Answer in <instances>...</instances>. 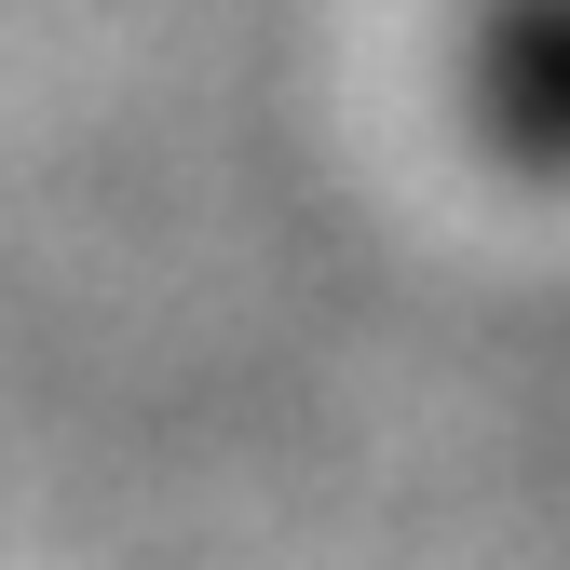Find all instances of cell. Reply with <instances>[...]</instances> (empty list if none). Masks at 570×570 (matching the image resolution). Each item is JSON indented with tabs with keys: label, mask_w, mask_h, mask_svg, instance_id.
I'll list each match as a JSON object with an SVG mask.
<instances>
[{
	"label": "cell",
	"mask_w": 570,
	"mask_h": 570,
	"mask_svg": "<svg viewBox=\"0 0 570 570\" xmlns=\"http://www.w3.org/2000/svg\"><path fill=\"white\" fill-rule=\"evenodd\" d=\"M489 122L530 164H570V0H517L489 28Z\"/></svg>",
	"instance_id": "cell-1"
}]
</instances>
